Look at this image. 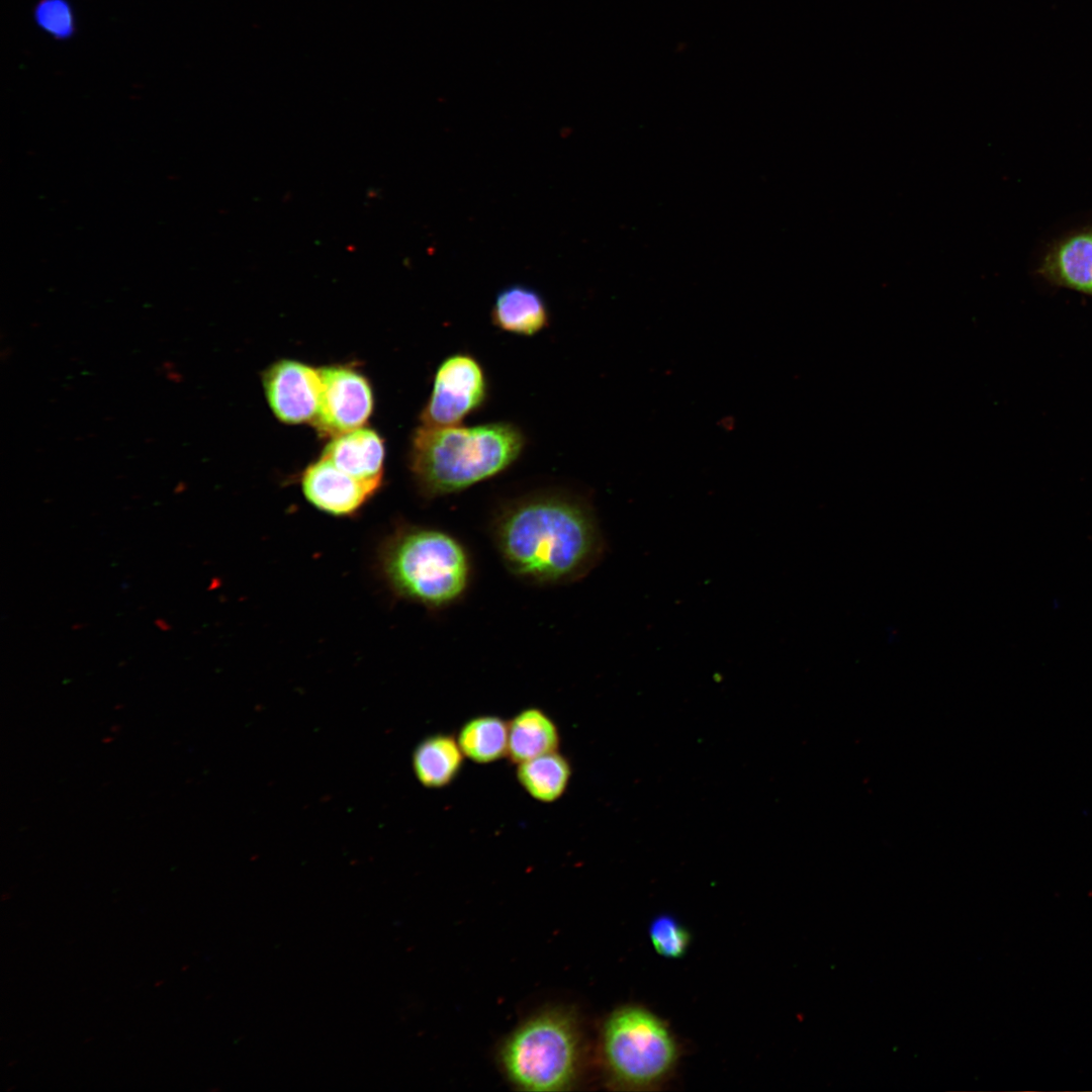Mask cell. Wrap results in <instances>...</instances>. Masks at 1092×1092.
I'll return each mask as SVG.
<instances>
[{
  "instance_id": "obj_1",
  "label": "cell",
  "mask_w": 1092,
  "mask_h": 1092,
  "mask_svg": "<svg viewBox=\"0 0 1092 1092\" xmlns=\"http://www.w3.org/2000/svg\"><path fill=\"white\" fill-rule=\"evenodd\" d=\"M494 541L513 573L548 584L582 577L604 552L593 510L564 493H538L512 503L495 521Z\"/></svg>"
},
{
  "instance_id": "obj_2",
  "label": "cell",
  "mask_w": 1092,
  "mask_h": 1092,
  "mask_svg": "<svg viewBox=\"0 0 1092 1092\" xmlns=\"http://www.w3.org/2000/svg\"><path fill=\"white\" fill-rule=\"evenodd\" d=\"M525 436L514 424L428 427L413 435L410 470L421 492L436 497L463 490L511 466Z\"/></svg>"
},
{
  "instance_id": "obj_3",
  "label": "cell",
  "mask_w": 1092,
  "mask_h": 1092,
  "mask_svg": "<svg viewBox=\"0 0 1092 1092\" xmlns=\"http://www.w3.org/2000/svg\"><path fill=\"white\" fill-rule=\"evenodd\" d=\"M377 564L396 597L434 609L459 599L470 577L469 558L459 541L421 526H397L381 542Z\"/></svg>"
},
{
  "instance_id": "obj_4",
  "label": "cell",
  "mask_w": 1092,
  "mask_h": 1092,
  "mask_svg": "<svg viewBox=\"0 0 1092 1092\" xmlns=\"http://www.w3.org/2000/svg\"><path fill=\"white\" fill-rule=\"evenodd\" d=\"M580 1035L572 1011L560 1007L538 1011L519 1023L500 1044L503 1073L518 1090H569L580 1071Z\"/></svg>"
},
{
  "instance_id": "obj_5",
  "label": "cell",
  "mask_w": 1092,
  "mask_h": 1092,
  "mask_svg": "<svg viewBox=\"0 0 1092 1092\" xmlns=\"http://www.w3.org/2000/svg\"><path fill=\"white\" fill-rule=\"evenodd\" d=\"M677 1058L667 1025L643 1007L622 1006L604 1022L601 1060L607 1083L615 1089H654L671 1074Z\"/></svg>"
},
{
  "instance_id": "obj_6",
  "label": "cell",
  "mask_w": 1092,
  "mask_h": 1092,
  "mask_svg": "<svg viewBox=\"0 0 1092 1092\" xmlns=\"http://www.w3.org/2000/svg\"><path fill=\"white\" fill-rule=\"evenodd\" d=\"M486 396L487 381L480 363L469 354H453L437 368L432 392L421 413L422 425H460L483 404Z\"/></svg>"
},
{
  "instance_id": "obj_7",
  "label": "cell",
  "mask_w": 1092,
  "mask_h": 1092,
  "mask_svg": "<svg viewBox=\"0 0 1092 1092\" xmlns=\"http://www.w3.org/2000/svg\"><path fill=\"white\" fill-rule=\"evenodd\" d=\"M320 373L323 389L313 426L334 438L361 428L373 405L367 380L345 367H325Z\"/></svg>"
},
{
  "instance_id": "obj_8",
  "label": "cell",
  "mask_w": 1092,
  "mask_h": 1092,
  "mask_svg": "<svg viewBox=\"0 0 1092 1092\" xmlns=\"http://www.w3.org/2000/svg\"><path fill=\"white\" fill-rule=\"evenodd\" d=\"M263 384L268 402L280 421L288 424L314 421L323 389L320 370L282 360L268 368Z\"/></svg>"
},
{
  "instance_id": "obj_9",
  "label": "cell",
  "mask_w": 1092,
  "mask_h": 1092,
  "mask_svg": "<svg viewBox=\"0 0 1092 1092\" xmlns=\"http://www.w3.org/2000/svg\"><path fill=\"white\" fill-rule=\"evenodd\" d=\"M300 483L309 504L338 518L355 516L381 485L358 479L322 457L304 470Z\"/></svg>"
},
{
  "instance_id": "obj_10",
  "label": "cell",
  "mask_w": 1092,
  "mask_h": 1092,
  "mask_svg": "<svg viewBox=\"0 0 1092 1092\" xmlns=\"http://www.w3.org/2000/svg\"><path fill=\"white\" fill-rule=\"evenodd\" d=\"M1037 273L1049 283L1092 296V225L1074 230L1048 248Z\"/></svg>"
},
{
  "instance_id": "obj_11",
  "label": "cell",
  "mask_w": 1092,
  "mask_h": 1092,
  "mask_svg": "<svg viewBox=\"0 0 1092 1092\" xmlns=\"http://www.w3.org/2000/svg\"><path fill=\"white\" fill-rule=\"evenodd\" d=\"M322 458L358 479H382L384 447L372 430L359 428L335 437L325 448Z\"/></svg>"
},
{
  "instance_id": "obj_12",
  "label": "cell",
  "mask_w": 1092,
  "mask_h": 1092,
  "mask_svg": "<svg viewBox=\"0 0 1092 1092\" xmlns=\"http://www.w3.org/2000/svg\"><path fill=\"white\" fill-rule=\"evenodd\" d=\"M490 316L498 329L520 336H533L549 324L548 307L541 294L522 284L498 292Z\"/></svg>"
},
{
  "instance_id": "obj_13",
  "label": "cell",
  "mask_w": 1092,
  "mask_h": 1092,
  "mask_svg": "<svg viewBox=\"0 0 1092 1092\" xmlns=\"http://www.w3.org/2000/svg\"><path fill=\"white\" fill-rule=\"evenodd\" d=\"M558 745L557 727L540 709H525L509 723L508 754L514 762L556 751Z\"/></svg>"
},
{
  "instance_id": "obj_14",
  "label": "cell",
  "mask_w": 1092,
  "mask_h": 1092,
  "mask_svg": "<svg viewBox=\"0 0 1092 1092\" xmlns=\"http://www.w3.org/2000/svg\"><path fill=\"white\" fill-rule=\"evenodd\" d=\"M463 755L457 739L452 736H429L414 750V772L419 782L427 788L445 787L458 775Z\"/></svg>"
},
{
  "instance_id": "obj_15",
  "label": "cell",
  "mask_w": 1092,
  "mask_h": 1092,
  "mask_svg": "<svg viewBox=\"0 0 1092 1092\" xmlns=\"http://www.w3.org/2000/svg\"><path fill=\"white\" fill-rule=\"evenodd\" d=\"M570 776L568 760L557 750L518 763L519 783L531 797L541 802L560 798Z\"/></svg>"
},
{
  "instance_id": "obj_16",
  "label": "cell",
  "mask_w": 1092,
  "mask_h": 1092,
  "mask_svg": "<svg viewBox=\"0 0 1092 1092\" xmlns=\"http://www.w3.org/2000/svg\"><path fill=\"white\" fill-rule=\"evenodd\" d=\"M509 724L496 716H479L467 721L459 731L458 744L465 756L488 763L508 753Z\"/></svg>"
},
{
  "instance_id": "obj_17",
  "label": "cell",
  "mask_w": 1092,
  "mask_h": 1092,
  "mask_svg": "<svg viewBox=\"0 0 1092 1092\" xmlns=\"http://www.w3.org/2000/svg\"><path fill=\"white\" fill-rule=\"evenodd\" d=\"M35 25L57 40H69L77 31L74 8L69 0H38L32 11Z\"/></svg>"
},
{
  "instance_id": "obj_18",
  "label": "cell",
  "mask_w": 1092,
  "mask_h": 1092,
  "mask_svg": "<svg viewBox=\"0 0 1092 1092\" xmlns=\"http://www.w3.org/2000/svg\"><path fill=\"white\" fill-rule=\"evenodd\" d=\"M649 937L655 951L668 959L682 957L691 940L689 931L669 915H660L652 921Z\"/></svg>"
},
{
  "instance_id": "obj_19",
  "label": "cell",
  "mask_w": 1092,
  "mask_h": 1092,
  "mask_svg": "<svg viewBox=\"0 0 1092 1092\" xmlns=\"http://www.w3.org/2000/svg\"><path fill=\"white\" fill-rule=\"evenodd\" d=\"M155 623L162 631H166L170 628L169 624L162 619L157 620Z\"/></svg>"
}]
</instances>
